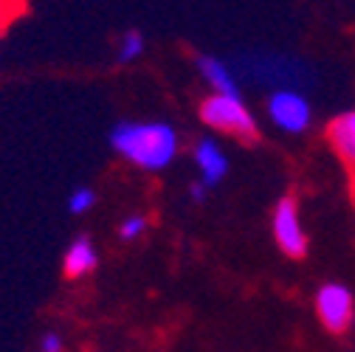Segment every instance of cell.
Here are the masks:
<instances>
[{
  "mask_svg": "<svg viewBox=\"0 0 355 352\" xmlns=\"http://www.w3.org/2000/svg\"><path fill=\"white\" fill-rule=\"evenodd\" d=\"M110 147L139 169L158 172L178 155V136L164 121H119L110 130Z\"/></svg>",
  "mask_w": 355,
  "mask_h": 352,
  "instance_id": "obj_1",
  "label": "cell"
},
{
  "mask_svg": "<svg viewBox=\"0 0 355 352\" xmlns=\"http://www.w3.org/2000/svg\"><path fill=\"white\" fill-rule=\"evenodd\" d=\"M200 118L220 130V133H229V136H237L243 141H257L259 130H257V121L251 116V110L240 102V96H220V94H211L209 99H203L200 105Z\"/></svg>",
  "mask_w": 355,
  "mask_h": 352,
  "instance_id": "obj_2",
  "label": "cell"
},
{
  "mask_svg": "<svg viewBox=\"0 0 355 352\" xmlns=\"http://www.w3.org/2000/svg\"><path fill=\"white\" fill-rule=\"evenodd\" d=\"M316 313L322 319V324L330 333H347L352 327L355 319V299L352 290L341 282H327L316 290Z\"/></svg>",
  "mask_w": 355,
  "mask_h": 352,
  "instance_id": "obj_3",
  "label": "cell"
},
{
  "mask_svg": "<svg viewBox=\"0 0 355 352\" xmlns=\"http://www.w3.org/2000/svg\"><path fill=\"white\" fill-rule=\"evenodd\" d=\"M274 237L285 256L302 259L307 254V234L299 220V203L293 195H285L274 209Z\"/></svg>",
  "mask_w": 355,
  "mask_h": 352,
  "instance_id": "obj_4",
  "label": "cell"
},
{
  "mask_svg": "<svg viewBox=\"0 0 355 352\" xmlns=\"http://www.w3.org/2000/svg\"><path fill=\"white\" fill-rule=\"evenodd\" d=\"M271 121L285 133H304L310 127V105L293 87H279L268 102Z\"/></svg>",
  "mask_w": 355,
  "mask_h": 352,
  "instance_id": "obj_5",
  "label": "cell"
},
{
  "mask_svg": "<svg viewBox=\"0 0 355 352\" xmlns=\"http://www.w3.org/2000/svg\"><path fill=\"white\" fill-rule=\"evenodd\" d=\"M240 68H245L251 76L265 79V82H282L288 87L304 85L307 82V68L291 57H257V60H240Z\"/></svg>",
  "mask_w": 355,
  "mask_h": 352,
  "instance_id": "obj_6",
  "label": "cell"
},
{
  "mask_svg": "<svg viewBox=\"0 0 355 352\" xmlns=\"http://www.w3.org/2000/svg\"><path fill=\"white\" fill-rule=\"evenodd\" d=\"M96 262H99V254H96V245L91 243V237H85L79 234L68 251H65V259H62V271L68 279H79V276H87V274H94L96 268Z\"/></svg>",
  "mask_w": 355,
  "mask_h": 352,
  "instance_id": "obj_7",
  "label": "cell"
},
{
  "mask_svg": "<svg viewBox=\"0 0 355 352\" xmlns=\"http://www.w3.org/2000/svg\"><path fill=\"white\" fill-rule=\"evenodd\" d=\"M195 161H198V169L203 175V184L206 186H214L226 178L229 172V161L223 155V150H220L211 139H203L198 147H195Z\"/></svg>",
  "mask_w": 355,
  "mask_h": 352,
  "instance_id": "obj_8",
  "label": "cell"
},
{
  "mask_svg": "<svg viewBox=\"0 0 355 352\" xmlns=\"http://www.w3.org/2000/svg\"><path fill=\"white\" fill-rule=\"evenodd\" d=\"M198 71L211 85L214 94H220V96H240L237 79H234V73H232V68L226 62H220L214 57H198Z\"/></svg>",
  "mask_w": 355,
  "mask_h": 352,
  "instance_id": "obj_9",
  "label": "cell"
},
{
  "mask_svg": "<svg viewBox=\"0 0 355 352\" xmlns=\"http://www.w3.org/2000/svg\"><path fill=\"white\" fill-rule=\"evenodd\" d=\"M327 139H330L333 150H336L349 166H355V110L338 116V118L327 127Z\"/></svg>",
  "mask_w": 355,
  "mask_h": 352,
  "instance_id": "obj_10",
  "label": "cell"
},
{
  "mask_svg": "<svg viewBox=\"0 0 355 352\" xmlns=\"http://www.w3.org/2000/svg\"><path fill=\"white\" fill-rule=\"evenodd\" d=\"M141 54H144V37H141V31H136V28L124 31V37H121V42H119L116 60H119L121 65H127V62H132V60H139Z\"/></svg>",
  "mask_w": 355,
  "mask_h": 352,
  "instance_id": "obj_11",
  "label": "cell"
},
{
  "mask_svg": "<svg viewBox=\"0 0 355 352\" xmlns=\"http://www.w3.org/2000/svg\"><path fill=\"white\" fill-rule=\"evenodd\" d=\"M96 203V192L91 186H76L71 195H68V211L71 214H85L91 211Z\"/></svg>",
  "mask_w": 355,
  "mask_h": 352,
  "instance_id": "obj_12",
  "label": "cell"
},
{
  "mask_svg": "<svg viewBox=\"0 0 355 352\" xmlns=\"http://www.w3.org/2000/svg\"><path fill=\"white\" fill-rule=\"evenodd\" d=\"M144 231H147V217L144 214H130L119 226V237L121 240H139Z\"/></svg>",
  "mask_w": 355,
  "mask_h": 352,
  "instance_id": "obj_13",
  "label": "cell"
},
{
  "mask_svg": "<svg viewBox=\"0 0 355 352\" xmlns=\"http://www.w3.org/2000/svg\"><path fill=\"white\" fill-rule=\"evenodd\" d=\"M40 352H62V335L60 333H46L40 338Z\"/></svg>",
  "mask_w": 355,
  "mask_h": 352,
  "instance_id": "obj_14",
  "label": "cell"
},
{
  "mask_svg": "<svg viewBox=\"0 0 355 352\" xmlns=\"http://www.w3.org/2000/svg\"><path fill=\"white\" fill-rule=\"evenodd\" d=\"M17 6H20V0H0V23L6 26V20H9L15 12H20Z\"/></svg>",
  "mask_w": 355,
  "mask_h": 352,
  "instance_id": "obj_15",
  "label": "cell"
},
{
  "mask_svg": "<svg viewBox=\"0 0 355 352\" xmlns=\"http://www.w3.org/2000/svg\"><path fill=\"white\" fill-rule=\"evenodd\" d=\"M206 189H209L206 184H192V200H198V203H200V200L206 197Z\"/></svg>",
  "mask_w": 355,
  "mask_h": 352,
  "instance_id": "obj_16",
  "label": "cell"
},
{
  "mask_svg": "<svg viewBox=\"0 0 355 352\" xmlns=\"http://www.w3.org/2000/svg\"><path fill=\"white\" fill-rule=\"evenodd\" d=\"M352 192H355V166H352Z\"/></svg>",
  "mask_w": 355,
  "mask_h": 352,
  "instance_id": "obj_17",
  "label": "cell"
},
{
  "mask_svg": "<svg viewBox=\"0 0 355 352\" xmlns=\"http://www.w3.org/2000/svg\"><path fill=\"white\" fill-rule=\"evenodd\" d=\"M0 37H3V23H0Z\"/></svg>",
  "mask_w": 355,
  "mask_h": 352,
  "instance_id": "obj_18",
  "label": "cell"
}]
</instances>
